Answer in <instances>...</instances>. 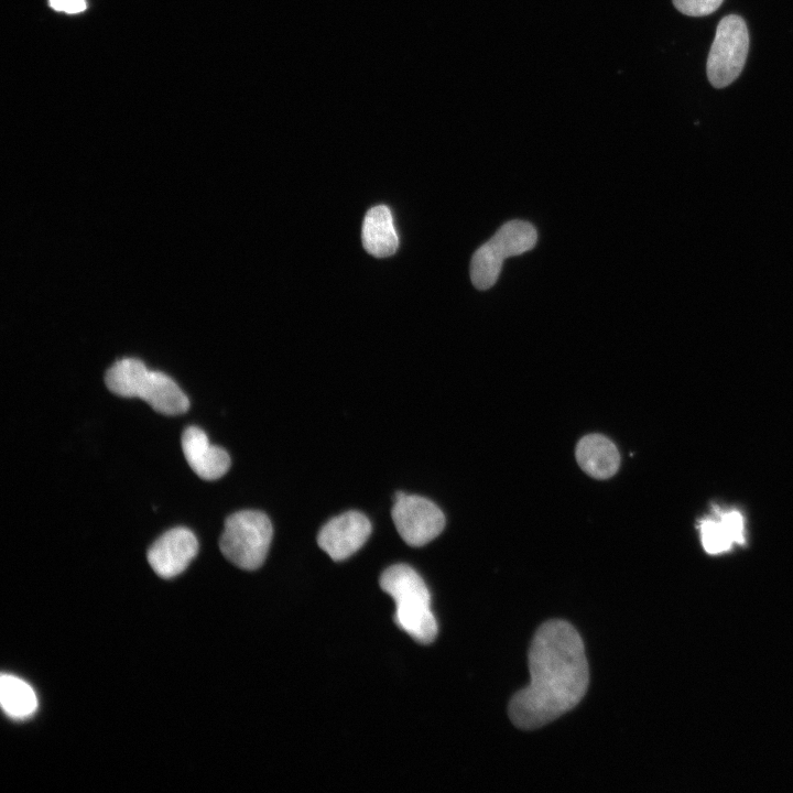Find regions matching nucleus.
<instances>
[{
    "label": "nucleus",
    "instance_id": "obj_1",
    "mask_svg": "<svg viewBox=\"0 0 793 793\" xmlns=\"http://www.w3.org/2000/svg\"><path fill=\"white\" fill-rule=\"evenodd\" d=\"M529 670L530 684L509 704V717L521 729L540 728L583 699L589 672L576 629L564 620L543 623L531 642Z\"/></svg>",
    "mask_w": 793,
    "mask_h": 793
},
{
    "label": "nucleus",
    "instance_id": "obj_2",
    "mask_svg": "<svg viewBox=\"0 0 793 793\" xmlns=\"http://www.w3.org/2000/svg\"><path fill=\"white\" fill-rule=\"evenodd\" d=\"M380 586L395 602L397 626L419 643H432L438 627L431 609L430 590L422 577L411 566L395 564L382 573Z\"/></svg>",
    "mask_w": 793,
    "mask_h": 793
},
{
    "label": "nucleus",
    "instance_id": "obj_3",
    "mask_svg": "<svg viewBox=\"0 0 793 793\" xmlns=\"http://www.w3.org/2000/svg\"><path fill=\"white\" fill-rule=\"evenodd\" d=\"M272 535L273 528L265 513L242 510L226 519L219 547L233 565L253 571L263 564Z\"/></svg>",
    "mask_w": 793,
    "mask_h": 793
},
{
    "label": "nucleus",
    "instance_id": "obj_4",
    "mask_svg": "<svg viewBox=\"0 0 793 793\" xmlns=\"http://www.w3.org/2000/svg\"><path fill=\"white\" fill-rule=\"evenodd\" d=\"M537 240L533 225L523 220H510L474 253L470 261V279L478 290H487L497 282L504 259L531 250Z\"/></svg>",
    "mask_w": 793,
    "mask_h": 793
},
{
    "label": "nucleus",
    "instance_id": "obj_5",
    "mask_svg": "<svg viewBox=\"0 0 793 793\" xmlns=\"http://www.w3.org/2000/svg\"><path fill=\"white\" fill-rule=\"evenodd\" d=\"M749 51V33L745 20L726 15L717 25L707 57L706 73L710 84L724 88L734 83L743 69Z\"/></svg>",
    "mask_w": 793,
    "mask_h": 793
},
{
    "label": "nucleus",
    "instance_id": "obj_6",
    "mask_svg": "<svg viewBox=\"0 0 793 793\" xmlns=\"http://www.w3.org/2000/svg\"><path fill=\"white\" fill-rule=\"evenodd\" d=\"M391 517L402 540L410 546H423L437 537L445 528L443 511L431 500L397 492Z\"/></svg>",
    "mask_w": 793,
    "mask_h": 793
},
{
    "label": "nucleus",
    "instance_id": "obj_7",
    "mask_svg": "<svg viewBox=\"0 0 793 793\" xmlns=\"http://www.w3.org/2000/svg\"><path fill=\"white\" fill-rule=\"evenodd\" d=\"M371 533L369 519L359 511H347L330 519L319 531L317 543L332 560L343 561L355 554Z\"/></svg>",
    "mask_w": 793,
    "mask_h": 793
},
{
    "label": "nucleus",
    "instance_id": "obj_8",
    "mask_svg": "<svg viewBox=\"0 0 793 793\" xmlns=\"http://www.w3.org/2000/svg\"><path fill=\"white\" fill-rule=\"evenodd\" d=\"M198 552V541L187 528H173L149 548L148 562L162 578H173L186 569Z\"/></svg>",
    "mask_w": 793,
    "mask_h": 793
},
{
    "label": "nucleus",
    "instance_id": "obj_9",
    "mask_svg": "<svg viewBox=\"0 0 793 793\" xmlns=\"http://www.w3.org/2000/svg\"><path fill=\"white\" fill-rule=\"evenodd\" d=\"M698 530L705 550L710 554H719L734 544L745 543L746 520L739 510L715 504L699 520Z\"/></svg>",
    "mask_w": 793,
    "mask_h": 793
},
{
    "label": "nucleus",
    "instance_id": "obj_10",
    "mask_svg": "<svg viewBox=\"0 0 793 793\" xmlns=\"http://www.w3.org/2000/svg\"><path fill=\"white\" fill-rule=\"evenodd\" d=\"M182 449L192 470L204 480L219 479L230 467L228 453L210 444L206 433L197 426L184 430Z\"/></svg>",
    "mask_w": 793,
    "mask_h": 793
},
{
    "label": "nucleus",
    "instance_id": "obj_11",
    "mask_svg": "<svg viewBox=\"0 0 793 793\" xmlns=\"http://www.w3.org/2000/svg\"><path fill=\"white\" fill-rule=\"evenodd\" d=\"M138 398L164 415L182 414L189 408L186 394L171 377L161 371H148L139 388Z\"/></svg>",
    "mask_w": 793,
    "mask_h": 793
},
{
    "label": "nucleus",
    "instance_id": "obj_12",
    "mask_svg": "<svg viewBox=\"0 0 793 793\" xmlns=\"http://www.w3.org/2000/svg\"><path fill=\"white\" fill-rule=\"evenodd\" d=\"M575 455L579 467L597 479L613 476L620 465V455L616 445L600 434L584 436L576 446Z\"/></svg>",
    "mask_w": 793,
    "mask_h": 793
},
{
    "label": "nucleus",
    "instance_id": "obj_13",
    "mask_svg": "<svg viewBox=\"0 0 793 793\" xmlns=\"http://www.w3.org/2000/svg\"><path fill=\"white\" fill-rule=\"evenodd\" d=\"M361 239L366 251L373 257L384 258L397 251L399 238L389 207L378 205L367 211Z\"/></svg>",
    "mask_w": 793,
    "mask_h": 793
},
{
    "label": "nucleus",
    "instance_id": "obj_14",
    "mask_svg": "<svg viewBox=\"0 0 793 793\" xmlns=\"http://www.w3.org/2000/svg\"><path fill=\"white\" fill-rule=\"evenodd\" d=\"M0 703L6 715L15 720L26 719L37 709V697L33 688L10 674L1 675Z\"/></svg>",
    "mask_w": 793,
    "mask_h": 793
},
{
    "label": "nucleus",
    "instance_id": "obj_15",
    "mask_svg": "<svg viewBox=\"0 0 793 793\" xmlns=\"http://www.w3.org/2000/svg\"><path fill=\"white\" fill-rule=\"evenodd\" d=\"M148 371L143 361L135 358H123L107 370L105 383L112 393L119 397L137 398L140 384Z\"/></svg>",
    "mask_w": 793,
    "mask_h": 793
},
{
    "label": "nucleus",
    "instance_id": "obj_16",
    "mask_svg": "<svg viewBox=\"0 0 793 793\" xmlns=\"http://www.w3.org/2000/svg\"><path fill=\"white\" fill-rule=\"evenodd\" d=\"M674 7L689 17H705L716 11L724 0H672Z\"/></svg>",
    "mask_w": 793,
    "mask_h": 793
},
{
    "label": "nucleus",
    "instance_id": "obj_17",
    "mask_svg": "<svg viewBox=\"0 0 793 793\" xmlns=\"http://www.w3.org/2000/svg\"><path fill=\"white\" fill-rule=\"evenodd\" d=\"M53 9L67 13H78L86 9L85 0H50Z\"/></svg>",
    "mask_w": 793,
    "mask_h": 793
}]
</instances>
